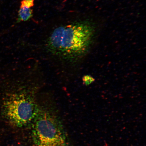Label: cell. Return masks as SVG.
<instances>
[{
    "label": "cell",
    "mask_w": 146,
    "mask_h": 146,
    "mask_svg": "<svg viewBox=\"0 0 146 146\" xmlns=\"http://www.w3.org/2000/svg\"><path fill=\"white\" fill-rule=\"evenodd\" d=\"M5 114L9 120L20 127L27 125L35 116L36 107L33 99L26 92L15 94L5 105Z\"/></svg>",
    "instance_id": "3957f363"
},
{
    "label": "cell",
    "mask_w": 146,
    "mask_h": 146,
    "mask_svg": "<svg viewBox=\"0 0 146 146\" xmlns=\"http://www.w3.org/2000/svg\"><path fill=\"white\" fill-rule=\"evenodd\" d=\"M34 0H22L18 11V20L19 22L26 21L32 17V8L34 5Z\"/></svg>",
    "instance_id": "277c9868"
},
{
    "label": "cell",
    "mask_w": 146,
    "mask_h": 146,
    "mask_svg": "<svg viewBox=\"0 0 146 146\" xmlns=\"http://www.w3.org/2000/svg\"><path fill=\"white\" fill-rule=\"evenodd\" d=\"M84 81L86 84H90L92 83L93 81V78L91 76H86L84 77Z\"/></svg>",
    "instance_id": "5b68a950"
},
{
    "label": "cell",
    "mask_w": 146,
    "mask_h": 146,
    "mask_svg": "<svg viewBox=\"0 0 146 146\" xmlns=\"http://www.w3.org/2000/svg\"><path fill=\"white\" fill-rule=\"evenodd\" d=\"M94 33L92 25L87 22L58 27L49 37V48L64 58L78 59L88 50Z\"/></svg>",
    "instance_id": "6da1fadb"
},
{
    "label": "cell",
    "mask_w": 146,
    "mask_h": 146,
    "mask_svg": "<svg viewBox=\"0 0 146 146\" xmlns=\"http://www.w3.org/2000/svg\"><path fill=\"white\" fill-rule=\"evenodd\" d=\"M34 146H68V138L57 119L50 114L40 115L32 132Z\"/></svg>",
    "instance_id": "7a4b0ae2"
}]
</instances>
